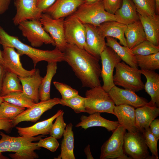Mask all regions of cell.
I'll return each instance as SVG.
<instances>
[{"mask_svg":"<svg viewBox=\"0 0 159 159\" xmlns=\"http://www.w3.org/2000/svg\"><path fill=\"white\" fill-rule=\"evenodd\" d=\"M115 68V72L113 77L115 85L135 92L144 89L142 74L138 68L132 67L123 61L118 63Z\"/></svg>","mask_w":159,"mask_h":159,"instance_id":"obj_5","label":"cell"},{"mask_svg":"<svg viewBox=\"0 0 159 159\" xmlns=\"http://www.w3.org/2000/svg\"><path fill=\"white\" fill-rule=\"evenodd\" d=\"M85 100V97L78 94L67 100L60 99V104L70 107L76 113L86 112Z\"/></svg>","mask_w":159,"mask_h":159,"instance_id":"obj_37","label":"cell"},{"mask_svg":"<svg viewBox=\"0 0 159 159\" xmlns=\"http://www.w3.org/2000/svg\"><path fill=\"white\" fill-rule=\"evenodd\" d=\"M53 83L60 93L62 99H68L79 94L77 90L65 84L57 81L54 82Z\"/></svg>","mask_w":159,"mask_h":159,"instance_id":"obj_41","label":"cell"},{"mask_svg":"<svg viewBox=\"0 0 159 159\" xmlns=\"http://www.w3.org/2000/svg\"><path fill=\"white\" fill-rule=\"evenodd\" d=\"M114 15L116 21L126 25L139 20L136 7L132 0H122L121 6Z\"/></svg>","mask_w":159,"mask_h":159,"instance_id":"obj_27","label":"cell"},{"mask_svg":"<svg viewBox=\"0 0 159 159\" xmlns=\"http://www.w3.org/2000/svg\"><path fill=\"white\" fill-rule=\"evenodd\" d=\"M115 106L127 104L134 108L145 105H150L145 98L137 95L132 90L114 86L108 92Z\"/></svg>","mask_w":159,"mask_h":159,"instance_id":"obj_15","label":"cell"},{"mask_svg":"<svg viewBox=\"0 0 159 159\" xmlns=\"http://www.w3.org/2000/svg\"><path fill=\"white\" fill-rule=\"evenodd\" d=\"M147 40L159 46V14L142 16L138 14Z\"/></svg>","mask_w":159,"mask_h":159,"instance_id":"obj_26","label":"cell"},{"mask_svg":"<svg viewBox=\"0 0 159 159\" xmlns=\"http://www.w3.org/2000/svg\"><path fill=\"white\" fill-rule=\"evenodd\" d=\"M2 97L4 101L21 107L28 108L35 104L23 92L10 93Z\"/></svg>","mask_w":159,"mask_h":159,"instance_id":"obj_34","label":"cell"},{"mask_svg":"<svg viewBox=\"0 0 159 159\" xmlns=\"http://www.w3.org/2000/svg\"><path fill=\"white\" fill-rule=\"evenodd\" d=\"M140 69L155 71L159 69V52L146 55H135Z\"/></svg>","mask_w":159,"mask_h":159,"instance_id":"obj_33","label":"cell"},{"mask_svg":"<svg viewBox=\"0 0 159 159\" xmlns=\"http://www.w3.org/2000/svg\"><path fill=\"white\" fill-rule=\"evenodd\" d=\"M114 112L120 125L128 132L134 133L139 132L136 126L134 107L127 104L115 106Z\"/></svg>","mask_w":159,"mask_h":159,"instance_id":"obj_19","label":"cell"},{"mask_svg":"<svg viewBox=\"0 0 159 159\" xmlns=\"http://www.w3.org/2000/svg\"><path fill=\"white\" fill-rule=\"evenodd\" d=\"M142 133L147 145L152 153V156L155 159H158L157 143L159 139L152 133L149 127L145 130Z\"/></svg>","mask_w":159,"mask_h":159,"instance_id":"obj_40","label":"cell"},{"mask_svg":"<svg viewBox=\"0 0 159 159\" xmlns=\"http://www.w3.org/2000/svg\"><path fill=\"white\" fill-rule=\"evenodd\" d=\"M3 48L2 51L4 61L3 66L6 71L22 77L30 76L35 72V68L27 70L23 67L20 61V55L14 48L3 47Z\"/></svg>","mask_w":159,"mask_h":159,"instance_id":"obj_14","label":"cell"},{"mask_svg":"<svg viewBox=\"0 0 159 159\" xmlns=\"http://www.w3.org/2000/svg\"><path fill=\"white\" fill-rule=\"evenodd\" d=\"M19 77L23 88V92L35 103L39 102V89L43 77L40 74L38 69L35 72L28 77Z\"/></svg>","mask_w":159,"mask_h":159,"instance_id":"obj_23","label":"cell"},{"mask_svg":"<svg viewBox=\"0 0 159 159\" xmlns=\"http://www.w3.org/2000/svg\"><path fill=\"white\" fill-rule=\"evenodd\" d=\"M142 74L146 79L144 89L150 96L151 100L149 102L152 105L159 106V74L155 71L140 69Z\"/></svg>","mask_w":159,"mask_h":159,"instance_id":"obj_25","label":"cell"},{"mask_svg":"<svg viewBox=\"0 0 159 159\" xmlns=\"http://www.w3.org/2000/svg\"><path fill=\"white\" fill-rule=\"evenodd\" d=\"M126 130L120 125L101 148L100 159H131L123 149Z\"/></svg>","mask_w":159,"mask_h":159,"instance_id":"obj_8","label":"cell"},{"mask_svg":"<svg viewBox=\"0 0 159 159\" xmlns=\"http://www.w3.org/2000/svg\"><path fill=\"white\" fill-rule=\"evenodd\" d=\"M20 82L16 74L6 71L3 81L0 96L3 97L13 92H23Z\"/></svg>","mask_w":159,"mask_h":159,"instance_id":"obj_32","label":"cell"},{"mask_svg":"<svg viewBox=\"0 0 159 159\" xmlns=\"http://www.w3.org/2000/svg\"><path fill=\"white\" fill-rule=\"evenodd\" d=\"M90 145H88L85 148L84 152L87 156V159H94L93 157L90 149Z\"/></svg>","mask_w":159,"mask_h":159,"instance_id":"obj_50","label":"cell"},{"mask_svg":"<svg viewBox=\"0 0 159 159\" xmlns=\"http://www.w3.org/2000/svg\"><path fill=\"white\" fill-rule=\"evenodd\" d=\"M14 4L16 12L12 20L15 26L26 20L39 19L42 13L37 6V0H15Z\"/></svg>","mask_w":159,"mask_h":159,"instance_id":"obj_16","label":"cell"},{"mask_svg":"<svg viewBox=\"0 0 159 159\" xmlns=\"http://www.w3.org/2000/svg\"><path fill=\"white\" fill-rule=\"evenodd\" d=\"M156 4V13L159 14V0H155Z\"/></svg>","mask_w":159,"mask_h":159,"instance_id":"obj_51","label":"cell"},{"mask_svg":"<svg viewBox=\"0 0 159 159\" xmlns=\"http://www.w3.org/2000/svg\"><path fill=\"white\" fill-rule=\"evenodd\" d=\"M127 26L126 25L116 21H110L104 22L97 27L105 38L109 37L118 39L121 45L127 46L125 36V32Z\"/></svg>","mask_w":159,"mask_h":159,"instance_id":"obj_24","label":"cell"},{"mask_svg":"<svg viewBox=\"0 0 159 159\" xmlns=\"http://www.w3.org/2000/svg\"><path fill=\"white\" fill-rule=\"evenodd\" d=\"M86 30V41L89 53L100 60V55L107 47L105 38L97 26L84 24Z\"/></svg>","mask_w":159,"mask_h":159,"instance_id":"obj_17","label":"cell"},{"mask_svg":"<svg viewBox=\"0 0 159 159\" xmlns=\"http://www.w3.org/2000/svg\"><path fill=\"white\" fill-rule=\"evenodd\" d=\"M57 62H48L46 73L43 78L39 89V96L41 101L51 99L50 90L52 79L56 74L57 69Z\"/></svg>","mask_w":159,"mask_h":159,"instance_id":"obj_31","label":"cell"},{"mask_svg":"<svg viewBox=\"0 0 159 159\" xmlns=\"http://www.w3.org/2000/svg\"><path fill=\"white\" fill-rule=\"evenodd\" d=\"M55 0H37V6L42 13L52 5Z\"/></svg>","mask_w":159,"mask_h":159,"instance_id":"obj_46","label":"cell"},{"mask_svg":"<svg viewBox=\"0 0 159 159\" xmlns=\"http://www.w3.org/2000/svg\"><path fill=\"white\" fill-rule=\"evenodd\" d=\"M138 14L142 16H153L156 14L155 0H132Z\"/></svg>","mask_w":159,"mask_h":159,"instance_id":"obj_35","label":"cell"},{"mask_svg":"<svg viewBox=\"0 0 159 159\" xmlns=\"http://www.w3.org/2000/svg\"><path fill=\"white\" fill-rule=\"evenodd\" d=\"M85 95L86 112L89 114L105 112L114 115L115 104L102 86L87 90Z\"/></svg>","mask_w":159,"mask_h":159,"instance_id":"obj_4","label":"cell"},{"mask_svg":"<svg viewBox=\"0 0 159 159\" xmlns=\"http://www.w3.org/2000/svg\"><path fill=\"white\" fill-rule=\"evenodd\" d=\"M12 0H0V14L4 13L9 8Z\"/></svg>","mask_w":159,"mask_h":159,"instance_id":"obj_48","label":"cell"},{"mask_svg":"<svg viewBox=\"0 0 159 159\" xmlns=\"http://www.w3.org/2000/svg\"><path fill=\"white\" fill-rule=\"evenodd\" d=\"M64 19H54L42 13L39 19L44 30L54 40L55 47L62 52L67 44L64 35Z\"/></svg>","mask_w":159,"mask_h":159,"instance_id":"obj_12","label":"cell"},{"mask_svg":"<svg viewBox=\"0 0 159 159\" xmlns=\"http://www.w3.org/2000/svg\"><path fill=\"white\" fill-rule=\"evenodd\" d=\"M125 153L131 159H154L150 156L142 133L126 132L124 138Z\"/></svg>","mask_w":159,"mask_h":159,"instance_id":"obj_9","label":"cell"},{"mask_svg":"<svg viewBox=\"0 0 159 159\" xmlns=\"http://www.w3.org/2000/svg\"><path fill=\"white\" fill-rule=\"evenodd\" d=\"M4 101V100L3 97L0 96V106L1 103Z\"/></svg>","mask_w":159,"mask_h":159,"instance_id":"obj_55","label":"cell"},{"mask_svg":"<svg viewBox=\"0 0 159 159\" xmlns=\"http://www.w3.org/2000/svg\"><path fill=\"white\" fill-rule=\"evenodd\" d=\"M100 114V112H96L88 116L82 115L80 118V122L75 127H81L85 130L90 127H101L112 132L120 125L118 121L108 120L102 117Z\"/></svg>","mask_w":159,"mask_h":159,"instance_id":"obj_21","label":"cell"},{"mask_svg":"<svg viewBox=\"0 0 159 159\" xmlns=\"http://www.w3.org/2000/svg\"><path fill=\"white\" fill-rule=\"evenodd\" d=\"M149 127L152 133L159 139V119H154L150 123Z\"/></svg>","mask_w":159,"mask_h":159,"instance_id":"obj_47","label":"cell"},{"mask_svg":"<svg viewBox=\"0 0 159 159\" xmlns=\"http://www.w3.org/2000/svg\"><path fill=\"white\" fill-rule=\"evenodd\" d=\"M64 26L65 37L67 43L75 45L88 52L84 24L71 15L65 18Z\"/></svg>","mask_w":159,"mask_h":159,"instance_id":"obj_10","label":"cell"},{"mask_svg":"<svg viewBox=\"0 0 159 159\" xmlns=\"http://www.w3.org/2000/svg\"><path fill=\"white\" fill-rule=\"evenodd\" d=\"M22 35L33 47H39L44 44L55 46L54 42L44 29L39 19L27 20L18 25Z\"/></svg>","mask_w":159,"mask_h":159,"instance_id":"obj_6","label":"cell"},{"mask_svg":"<svg viewBox=\"0 0 159 159\" xmlns=\"http://www.w3.org/2000/svg\"><path fill=\"white\" fill-rule=\"evenodd\" d=\"M64 61L71 67L82 87L90 88L101 86L100 59L86 50L68 44L63 52Z\"/></svg>","mask_w":159,"mask_h":159,"instance_id":"obj_1","label":"cell"},{"mask_svg":"<svg viewBox=\"0 0 159 159\" xmlns=\"http://www.w3.org/2000/svg\"><path fill=\"white\" fill-rule=\"evenodd\" d=\"M1 138L0 140V153L9 152L11 136L0 132Z\"/></svg>","mask_w":159,"mask_h":159,"instance_id":"obj_44","label":"cell"},{"mask_svg":"<svg viewBox=\"0 0 159 159\" xmlns=\"http://www.w3.org/2000/svg\"><path fill=\"white\" fill-rule=\"evenodd\" d=\"M25 110V108L4 101L0 106V118L13 120Z\"/></svg>","mask_w":159,"mask_h":159,"instance_id":"obj_36","label":"cell"},{"mask_svg":"<svg viewBox=\"0 0 159 159\" xmlns=\"http://www.w3.org/2000/svg\"><path fill=\"white\" fill-rule=\"evenodd\" d=\"M0 43L3 47H11L21 56L25 55L32 60L34 67L39 62L45 61L60 62L64 61L63 52L56 48L52 50H43L35 48L21 42L18 37L7 33L0 26Z\"/></svg>","mask_w":159,"mask_h":159,"instance_id":"obj_2","label":"cell"},{"mask_svg":"<svg viewBox=\"0 0 159 159\" xmlns=\"http://www.w3.org/2000/svg\"><path fill=\"white\" fill-rule=\"evenodd\" d=\"M64 114L63 111L57 117L49 134L50 136L57 139L61 138L63 136L67 125L64 121Z\"/></svg>","mask_w":159,"mask_h":159,"instance_id":"obj_39","label":"cell"},{"mask_svg":"<svg viewBox=\"0 0 159 159\" xmlns=\"http://www.w3.org/2000/svg\"><path fill=\"white\" fill-rule=\"evenodd\" d=\"M131 49L135 56L146 55L159 52V46L155 45L146 40Z\"/></svg>","mask_w":159,"mask_h":159,"instance_id":"obj_38","label":"cell"},{"mask_svg":"<svg viewBox=\"0 0 159 159\" xmlns=\"http://www.w3.org/2000/svg\"><path fill=\"white\" fill-rule=\"evenodd\" d=\"M3 63L4 61L2 54V52L1 51L0 49V64L3 65Z\"/></svg>","mask_w":159,"mask_h":159,"instance_id":"obj_53","label":"cell"},{"mask_svg":"<svg viewBox=\"0 0 159 159\" xmlns=\"http://www.w3.org/2000/svg\"><path fill=\"white\" fill-rule=\"evenodd\" d=\"M37 143L39 147L44 148L52 152L55 151L59 146L57 139L52 136L41 139Z\"/></svg>","mask_w":159,"mask_h":159,"instance_id":"obj_42","label":"cell"},{"mask_svg":"<svg viewBox=\"0 0 159 159\" xmlns=\"http://www.w3.org/2000/svg\"><path fill=\"white\" fill-rule=\"evenodd\" d=\"M72 15L83 24H90L95 26L106 21H116L114 14L105 10L102 0L91 4L84 3Z\"/></svg>","mask_w":159,"mask_h":159,"instance_id":"obj_3","label":"cell"},{"mask_svg":"<svg viewBox=\"0 0 159 159\" xmlns=\"http://www.w3.org/2000/svg\"><path fill=\"white\" fill-rule=\"evenodd\" d=\"M63 111L59 110L51 117L38 122L29 127H16L17 132L20 136L33 137L38 135H45L49 134L53 121Z\"/></svg>","mask_w":159,"mask_h":159,"instance_id":"obj_22","label":"cell"},{"mask_svg":"<svg viewBox=\"0 0 159 159\" xmlns=\"http://www.w3.org/2000/svg\"><path fill=\"white\" fill-rule=\"evenodd\" d=\"M44 135L37 137H11L9 152H13L9 155L13 159H34L38 158L39 156L34 151L40 149L37 143L33 141H39Z\"/></svg>","mask_w":159,"mask_h":159,"instance_id":"obj_7","label":"cell"},{"mask_svg":"<svg viewBox=\"0 0 159 159\" xmlns=\"http://www.w3.org/2000/svg\"><path fill=\"white\" fill-rule=\"evenodd\" d=\"M8 158L3 155L1 153H0V159H7Z\"/></svg>","mask_w":159,"mask_h":159,"instance_id":"obj_54","label":"cell"},{"mask_svg":"<svg viewBox=\"0 0 159 159\" xmlns=\"http://www.w3.org/2000/svg\"><path fill=\"white\" fill-rule=\"evenodd\" d=\"M12 120L0 118V130H3L7 133H10L14 127Z\"/></svg>","mask_w":159,"mask_h":159,"instance_id":"obj_45","label":"cell"},{"mask_svg":"<svg viewBox=\"0 0 159 159\" xmlns=\"http://www.w3.org/2000/svg\"><path fill=\"white\" fill-rule=\"evenodd\" d=\"M102 67L101 75L103 81V89L108 92L115 85L113 77L114 69L121 59L110 47L107 46L100 55Z\"/></svg>","mask_w":159,"mask_h":159,"instance_id":"obj_11","label":"cell"},{"mask_svg":"<svg viewBox=\"0 0 159 159\" xmlns=\"http://www.w3.org/2000/svg\"><path fill=\"white\" fill-rule=\"evenodd\" d=\"M102 0L105 10L113 14L120 7L122 4V0Z\"/></svg>","mask_w":159,"mask_h":159,"instance_id":"obj_43","label":"cell"},{"mask_svg":"<svg viewBox=\"0 0 159 159\" xmlns=\"http://www.w3.org/2000/svg\"><path fill=\"white\" fill-rule=\"evenodd\" d=\"M84 3L83 0H55L43 13L49 15L54 19L65 18L73 14Z\"/></svg>","mask_w":159,"mask_h":159,"instance_id":"obj_18","label":"cell"},{"mask_svg":"<svg viewBox=\"0 0 159 159\" xmlns=\"http://www.w3.org/2000/svg\"><path fill=\"white\" fill-rule=\"evenodd\" d=\"M106 38L107 46L111 48L123 62L132 67L138 68L135 56L131 49L121 45L115 38L109 37Z\"/></svg>","mask_w":159,"mask_h":159,"instance_id":"obj_29","label":"cell"},{"mask_svg":"<svg viewBox=\"0 0 159 159\" xmlns=\"http://www.w3.org/2000/svg\"><path fill=\"white\" fill-rule=\"evenodd\" d=\"M72 127V123L67 125L61 145V153L56 159H75L74 153V137Z\"/></svg>","mask_w":159,"mask_h":159,"instance_id":"obj_30","label":"cell"},{"mask_svg":"<svg viewBox=\"0 0 159 159\" xmlns=\"http://www.w3.org/2000/svg\"><path fill=\"white\" fill-rule=\"evenodd\" d=\"M125 32L127 46L131 49L147 40L142 24L139 20L127 25Z\"/></svg>","mask_w":159,"mask_h":159,"instance_id":"obj_28","label":"cell"},{"mask_svg":"<svg viewBox=\"0 0 159 159\" xmlns=\"http://www.w3.org/2000/svg\"><path fill=\"white\" fill-rule=\"evenodd\" d=\"M135 120L136 127L143 133L149 128L152 121L159 115V108L155 106L145 105L135 109Z\"/></svg>","mask_w":159,"mask_h":159,"instance_id":"obj_20","label":"cell"},{"mask_svg":"<svg viewBox=\"0 0 159 159\" xmlns=\"http://www.w3.org/2000/svg\"><path fill=\"white\" fill-rule=\"evenodd\" d=\"M85 3L91 4L96 2L100 0H83Z\"/></svg>","mask_w":159,"mask_h":159,"instance_id":"obj_52","label":"cell"},{"mask_svg":"<svg viewBox=\"0 0 159 159\" xmlns=\"http://www.w3.org/2000/svg\"><path fill=\"white\" fill-rule=\"evenodd\" d=\"M60 98L55 97L46 100L41 101L35 103L12 120L14 127L23 121L36 122L45 112L51 109L55 105L60 104Z\"/></svg>","mask_w":159,"mask_h":159,"instance_id":"obj_13","label":"cell"},{"mask_svg":"<svg viewBox=\"0 0 159 159\" xmlns=\"http://www.w3.org/2000/svg\"><path fill=\"white\" fill-rule=\"evenodd\" d=\"M6 71L3 65L0 64V96L3 81Z\"/></svg>","mask_w":159,"mask_h":159,"instance_id":"obj_49","label":"cell"}]
</instances>
